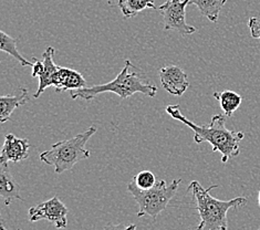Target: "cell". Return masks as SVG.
Wrapping results in <instances>:
<instances>
[{
    "label": "cell",
    "mask_w": 260,
    "mask_h": 230,
    "mask_svg": "<svg viewBox=\"0 0 260 230\" xmlns=\"http://www.w3.org/2000/svg\"><path fill=\"white\" fill-rule=\"evenodd\" d=\"M30 144L27 139L17 138L14 134H7L5 138L4 145L0 154V163L8 164L9 161L19 163L27 159L29 156Z\"/></svg>",
    "instance_id": "obj_9"
},
{
    "label": "cell",
    "mask_w": 260,
    "mask_h": 230,
    "mask_svg": "<svg viewBox=\"0 0 260 230\" xmlns=\"http://www.w3.org/2000/svg\"><path fill=\"white\" fill-rule=\"evenodd\" d=\"M226 3L227 0H189V5L196 6L201 15L212 22L218 21L220 10Z\"/></svg>",
    "instance_id": "obj_15"
},
{
    "label": "cell",
    "mask_w": 260,
    "mask_h": 230,
    "mask_svg": "<svg viewBox=\"0 0 260 230\" xmlns=\"http://www.w3.org/2000/svg\"><path fill=\"white\" fill-rule=\"evenodd\" d=\"M86 85V81L80 72L69 69V68L59 67L57 76L54 79L53 86L57 92L74 91L83 89Z\"/></svg>",
    "instance_id": "obj_11"
},
{
    "label": "cell",
    "mask_w": 260,
    "mask_h": 230,
    "mask_svg": "<svg viewBox=\"0 0 260 230\" xmlns=\"http://www.w3.org/2000/svg\"><path fill=\"white\" fill-rule=\"evenodd\" d=\"M28 93L26 88H21L19 95H4L0 97V123L5 124L8 122L17 108L27 104L29 101Z\"/></svg>",
    "instance_id": "obj_13"
},
{
    "label": "cell",
    "mask_w": 260,
    "mask_h": 230,
    "mask_svg": "<svg viewBox=\"0 0 260 230\" xmlns=\"http://www.w3.org/2000/svg\"><path fill=\"white\" fill-rule=\"evenodd\" d=\"M117 6L125 19H129L138 16L140 12L150 8L155 9V2L154 0H119Z\"/></svg>",
    "instance_id": "obj_16"
},
{
    "label": "cell",
    "mask_w": 260,
    "mask_h": 230,
    "mask_svg": "<svg viewBox=\"0 0 260 230\" xmlns=\"http://www.w3.org/2000/svg\"><path fill=\"white\" fill-rule=\"evenodd\" d=\"M68 213L69 210L57 196L29 209L30 221L36 222L45 219L53 223L57 229L67 228Z\"/></svg>",
    "instance_id": "obj_7"
},
{
    "label": "cell",
    "mask_w": 260,
    "mask_h": 230,
    "mask_svg": "<svg viewBox=\"0 0 260 230\" xmlns=\"http://www.w3.org/2000/svg\"><path fill=\"white\" fill-rule=\"evenodd\" d=\"M20 185L16 182L14 176L8 171L7 164H2L0 169V196L4 198L5 204L9 205L14 201H22L20 197Z\"/></svg>",
    "instance_id": "obj_12"
},
{
    "label": "cell",
    "mask_w": 260,
    "mask_h": 230,
    "mask_svg": "<svg viewBox=\"0 0 260 230\" xmlns=\"http://www.w3.org/2000/svg\"><path fill=\"white\" fill-rule=\"evenodd\" d=\"M95 133L96 127L91 126L85 132L80 133L72 139L55 143L50 150L41 153L39 158L42 163L52 166L55 174L70 171L80 160L91 156L85 145Z\"/></svg>",
    "instance_id": "obj_4"
},
{
    "label": "cell",
    "mask_w": 260,
    "mask_h": 230,
    "mask_svg": "<svg viewBox=\"0 0 260 230\" xmlns=\"http://www.w3.org/2000/svg\"><path fill=\"white\" fill-rule=\"evenodd\" d=\"M250 36L253 39H260V20L256 17H251L248 20Z\"/></svg>",
    "instance_id": "obj_19"
},
{
    "label": "cell",
    "mask_w": 260,
    "mask_h": 230,
    "mask_svg": "<svg viewBox=\"0 0 260 230\" xmlns=\"http://www.w3.org/2000/svg\"><path fill=\"white\" fill-rule=\"evenodd\" d=\"M43 69H45V64H43L42 61H39L38 59L34 58V65H32V78H39L41 76V73L43 72Z\"/></svg>",
    "instance_id": "obj_20"
},
{
    "label": "cell",
    "mask_w": 260,
    "mask_h": 230,
    "mask_svg": "<svg viewBox=\"0 0 260 230\" xmlns=\"http://www.w3.org/2000/svg\"><path fill=\"white\" fill-rule=\"evenodd\" d=\"M258 230H260V228H259V229H258Z\"/></svg>",
    "instance_id": "obj_26"
},
{
    "label": "cell",
    "mask_w": 260,
    "mask_h": 230,
    "mask_svg": "<svg viewBox=\"0 0 260 230\" xmlns=\"http://www.w3.org/2000/svg\"><path fill=\"white\" fill-rule=\"evenodd\" d=\"M182 179H174L171 184L165 180H159L153 188L143 190L140 189L132 180L127 185V190L139 205L138 217L148 216L155 220L157 216L169 206L172 198L176 195Z\"/></svg>",
    "instance_id": "obj_5"
},
{
    "label": "cell",
    "mask_w": 260,
    "mask_h": 230,
    "mask_svg": "<svg viewBox=\"0 0 260 230\" xmlns=\"http://www.w3.org/2000/svg\"><path fill=\"white\" fill-rule=\"evenodd\" d=\"M132 68H134L132 62L126 60L121 72L111 82L100 85H93L90 86V88L85 86L83 89L74 90L71 92V98H73V100L80 98V100L84 101H92L99 94L108 92L119 95L122 100H125V98L134 95L135 93H142V94L146 96L155 97L157 94V86L145 82L139 76L138 72L131 70Z\"/></svg>",
    "instance_id": "obj_3"
},
{
    "label": "cell",
    "mask_w": 260,
    "mask_h": 230,
    "mask_svg": "<svg viewBox=\"0 0 260 230\" xmlns=\"http://www.w3.org/2000/svg\"><path fill=\"white\" fill-rule=\"evenodd\" d=\"M0 50L12 55L22 67H32L34 62L24 59L17 49V40L4 31H0Z\"/></svg>",
    "instance_id": "obj_17"
},
{
    "label": "cell",
    "mask_w": 260,
    "mask_h": 230,
    "mask_svg": "<svg viewBox=\"0 0 260 230\" xmlns=\"http://www.w3.org/2000/svg\"><path fill=\"white\" fill-rule=\"evenodd\" d=\"M258 205H259V207H260V190L258 192Z\"/></svg>",
    "instance_id": "obj_23"
},
{
    "label": "cell",
    "mask_w": 260,
    "mask_h": 230,
    "mask_svg": "<svg viewBox=\"0 0 260 230\" xmlns=\"http://www.w3.org/2000/svg\"><path fill=\"white\" fill-rule=\"evenodd\" d=\"M158 76L166 92L175 96H182L189 86L187 73L177 65H167L159 69Z\"/></svg>",
    "instance_id": "obj_8"
},
{
    "label": "cell",
    "mask_w": 260,
    "mask_h": 230,
    "mask_svg": "<svg viewBox=\"0 0 260 230\" xmlns=\"http://www.w3.org/2000/svg\"><path fill=\"white\" fill-rule=\"evenodd\" d=\"M217 187H219L218 185H212L208 188H204L197 180H193L188 186L187 191L191 192L195 209L201 218L197 230H228V210L247 204L245 197H236L231 201L217 200L210 195V191Z\"/></svg>",
    "instance_id": "obj_2"
},
{
    "label": "cell",
    "mask_w": 260,
    "mask_h": 230,
    "mask_svg": "<svg viewBox=\"0 0 260 230\" xmlns=\"http://www.w3.org/2000/svg\"><path fill=\"white\" fill-rule=\"evenodd\" d=\"M186 230H190V229H186Z\"/></svg>",
    "instance_id": "obj_25"
},
{
    "label": "cell",
    "mask_w": 260,
    "mask_h": 230,
    "mask_svg": "<svg viewBox=\"0 0 260 230\" xmlns=\"http://www.w3.org/2000/svg\"><path fill=\"white\" fill-rule=\"evenodd\" d=\"M18 230H22V229H18Z\"/></svg>",
    "instance_id": "obj_24"
},
{
    "label": "cell",
    "mask_w": 260,
    "mask_h": 230,
    "mask_svg": "<svg viewBox=\"0 0 260 230\" xmlns=\"http://www.w3.org/2000/svg\"><path fill=\"white\" fill-rule=\"evenodd\" d=\"M132 180L140 189H143V190H147V189L153 188L157 183L155 175H154V174L151 171H142V172H140L138 175H135L133 177Z\"/></svg>",
    "instance_id": "obj_18"
},
{
    "label": "cell",
    "mask_w": 260,
    "mask_h": 230,
    "mask_svg": "<svg viewBox=\"0 0 260 230\" xmlns=\"http://www.w3.org/2000/svg\"><path fill=\"white\" fill-rule=\"evenodd\" d=\"M166 113L173 119L182 122L190 129L194 130V141L196 144H202L207 142L213 147V152L221 154V161L226 164L227 161L237 157L240 154V142L244 140L243 132H234L226 127V117L221 114H216L210 120L209 125L203 126L189 121L186 116L182 114L178 105H167Z\"/></svg>",
    "instance_id": "obj_1"
},
{
    "label": "cell",
    "mask_w": 260,
    "mask_h": 230,
    "mask_svg": "<svg viewBox=\"0 0 260 230\" xmlns=\"http://www.w3.org/2000/svg\"><path fill=\"white\" fill-rule=\"evenodd\" d=\"M0 229H2V230H6V227H5V225H4V220H2V227H0Z\"/></svg>",
    "instance_id": "obj_22"
},
{
    "label": "cell",
    "mask_w": 260,
    "mask_h": 230,
    "mask_svg": "<svg viewBox=\"0 0 260 230\" xmlns=\"http://www.w3.org/2000/svg\"><path fill=\"white\" fill-rule=\"evenodd\" d=\"M213 96L219 102L220 109L224 112V115L228 117L232 116L239 109L241 102H243L241 95L231 90L214 92Z\"/></svg>",
    "instance_id": "obj_14"
},
{
    "label": "cell",
    "mask_w": 260,
    "mask_h": 230,
    "mask_svg": "<svg viewBox=\"0 0 260 230\" xmlns=\"http://www.w3.org/2000/svg\"><path fill=\"white\" fill-rule=\"evenodd\" d=\"M189 0H167L159 6V12L164 19V29L177 31L182 36H189L196 32V28L186 22V7Z\"/></svg>",
    "instance_id": "obj_6"
},
{
    "label": "cell",
    "mask_w": 260,
    "mask_h": 230,
    "mask_svg": "<svg viewBox=\"0 0 260 230\" xmlns=\"http://www.w3.org/2000/svg\"><path fill=\"white\" fill-rule=\"evenodd\" d=\"M103 230H136L135 225H129V226H124V225H112V223H109L104 227Z\"/></svg>",
    "instance_id": "obj_21"
},
{
    "label": "cell",
    "mask_w": 260,
    "mask_h": 230,
    "mask_svg": "<svg viewBox=\"0 0 260 230\" xmlns=\"http://www.w3.org/2000/svg\"><path fill=\"white\" fill-rule=\"evenodd\" d=\"M54 52L55 49L53 47H48L42 53V62L45 64V69H43V72L39 77V86L34 95L35 98L40 97V95L45 92L47 88L53 86L54 84V79L59 70V65L55 64L53 61Z\"/></svg>",
    "instance_id": "obj_10"
}]
</instances>
